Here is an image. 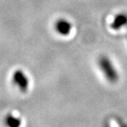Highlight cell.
<instances>
[{
  "label": "cell",
  "mask_w": 127,
  "mask_h": 127,
  "mask_svg": "<svg viewBox=\"0 0 127 127\" xmlns=\"http://www.w3.org/2000/svg\"><path fill=\"white\" fill-rule=\"evenodd\" d=\"M127 25V14L120 13L116 16V17L112 23V28L114 30H119Z\"/></svg>",
  "instance_id": "277c9868"
},
{
  "label": "cell",
  "mask_w": 127,
  "mask_h": 127,
  "mask_svg": "<svg viewBox=\"0 0 127 127\" xmlns=\"http://www.w3.org/2000/svg\"><path fill=\"white\" fill-rule=\"evenodd\" d=\"M55 31L61 35H68L72 29V25L65 19H59L55 22Z\"/></svg>",
  "instance_id": "3957f363"
},
{
  "label": "cell",
  "mask_w": 127,
  "mask_h": 127,
  "mask_svg": "<svg viewBox=\"0 0 127 127\" xmlns=\"http://www.w3.org/2000/svg\"><path fill=\"white\" fill-rule=\"evenodd\" d=\"M12 82L22 93H26L29 87V80L21 70H17L12 75Z\"/></svg>",
  "instance_id": "7a4b0ae2"
},
{
  "label": "cell",
  "mask_w": 127,
  "mask_h": 127,
  "mask_svg": "<svg viewBox=\"0 0 127 127\" xmlns=\"http://www.w3.org/2000/svg\"><path fill=\"white\" fill-rule=\"evenodd\" d=\"M5 124L7 127H20L21 121L20 118L12 115H7L5 117Z\"/></svg>",
  "instance_id": "5b68a950"
},
{
  "label": "cell",
  "mask_w": 127,
  "mask_h": 127,
  "mask_svg": "<svg viewBox=\"0 0 127 127\" xmlns=\"http://www.w3.org/2000/svg\"><path fill=\"white\" fill-rule=\"evenodd\" d=\"M98 64L100 66L102 71L103 72L105 77L109 80L110 82L114 83L118 80V75L116 71L114 66L107 57L102 56L100 58L98 61Z\"/></svg>",
  "instance_id": "6da1fadb"
}]
</instances>
